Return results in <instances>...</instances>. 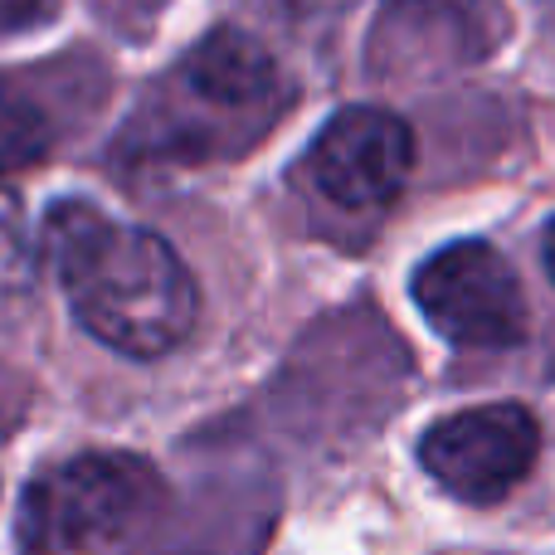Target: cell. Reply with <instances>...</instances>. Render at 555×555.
Listing matches in <instances>:
<instances>
[{"label":"cell","instance_id":"cell-1","mask_svg":"<svg viewBox=\"0 0 555 555\" xmlns=\"http://www.w3.org/2000/svg\"><path fill=\"white\" fill-rule=\"evenodd\" d=\"M44 259L54 263L88 336L113 351L152 361L191 336L201 312L195 278L162 234L117 224L93 205L68 201L44 220Z\"/></svg>","mask_w":555,"mask_h":555},{"label":"cell","instance_id":"cell-2","mask_svg":"<svg viewBox=\"0 0 555 555\" xmlns=\"http://www.w3.org/2000/svg\"><path fill=\"white\" fill-rule=\"evenodd\" d=\"M146 468L127 453H78L25 492V541L35 551L88 555L122 541L146 502Z\"/></svg>","mask_w":555,"mask_h":555},{"label":"cell","instance_id":"cell-3","mask_svg":"<svg viewBox=\"0 0 555 555\" xmlns=\"http://www.w3.org/2000/svg\"><path fill=\"white\" fill-rule=\"evenodd\" d=\"M414 302L453 346L498 351L527 336V293L492 244L463 240L429 254L414 273Z\"/></svg>","mask_w":555,"mask_h":555},{"label":"cell","instance_id":"cell-4","mask_svg":"<svg viewBox=\"0 0 555 555\" xmlns=\"http://www.w3.org/2000/svg\"><path fill=\"white\" fill-rule=\"evenodd\" d=\"M541 453V429L527 404H473V410L443 414L420 439V463L449 498L459 502H502Z\"/></svg>","mask_w":555,"mask_h":555},{"label":"cell","instance_id":"cell-5","mask_svg":"<svg viewBox=\"0 0 555 555\" xmlns=\"http://www.w3.org/2000/svg\"><path fill=\"white\" fill-rule=\"evenodd\" d=\"M414 171V132L385 107H346L307 152L312 185L341 210H380Z\"/></svg>","mask_w":555,"mask_h":555},{"label":"cell","instance_id":"cell-6","mask_svg":"<svg viewBox=\"0 0 555 555\" xmlns=\"http://www.w3.org/2000/svg\"><path fill=\"white\" fill-rule=\"evenodd\" d=\"M502 39L498 0H390L375 20V59L390 68L473 64Z\"/></svg>","mask_w":555,"mask_h":555},{"label":"cell","instance_id":"cell-7","mask_svg":"<svg viewBox=\"0 0 555 555\" xmlns=\"http://www.w3.org/2000/svg\"><path fill=\"white\" fill-rule=\"evenodd\" d=\"M185 83L220 107H254L273 88V59L259 39L244 29H215L210 39L191 49L185 59Z\"/></svg>","mask_w":555,"mask_h":555},{"label":"cell","instance_id":"cell-8","mask_svg":"<svg viewBox=\"0 0 555 555\" xmlns=\"http://www.w3.org/2000/svg\"><path fill=\"white\" fill-rule=\"evenodd\" d=\"M49 152V117L20 83L0 78V176L25 171Z\"/></svg>","mask_w":555,"mask_h":555},{"label":"cell","instance_id":"cell-9","mask_svg":"<svg viewBox=\"0 0 555 555\" xmlns=\"http://www.w3.org/2000/svg\"><path fill=\"white\" fill-rule=\"evenodd\" d=\"M35 283V244L10 191H0V293H25Z\"/></svg>","mask_w":555,"mask_h":555},{"label":"cell","instance_id":"cell-10","mask_svg":"<svg viewBox=\"0 0 555 555\" xmlns=\"http://www.w3.org/2000/svg\"><path fill=\"white\" fill-rule=\"evenodd\" d=\"M49 0H0V25H25V20L44 15Z\"/></svg>","mask_w":555,"mask_h":555},{"label":"cell","instance_id":"cell-11","mask_svg":"<svg viewBox=\"0 0 555 555\" xmlns=\"http://www.w3.org/2000/svg\"><path fill=\"white\" fill-rule=\"evenodd\" d=\"M546 273H551V283H555V220H551V230H546Z\"/></svg>","mask_w":555,"mask_h":555}]
</instances>
